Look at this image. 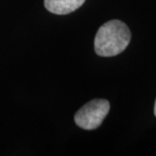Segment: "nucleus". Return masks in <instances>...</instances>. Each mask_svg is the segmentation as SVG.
I'll return each instance as SVG.
<instances>
[{"mask_svg": "<svg viewBox=\"0 0 156 156\" xmlns=\"http://www.w3.org/2000/svg\"><path fill=\"white\" fill-rule=\"evenodd\" d=\"M154 115L156 117V101H155V105H154Z\"/></svg>", "mask_w": 156, "mask_h": 156, "instance_id": "20e7f679", "label": "nucleus"}, {"mask_svg": "<svg viewBox=\"0 0 156 156\" xmlns=\"http://www.w3.org/2000/svg\"><path fill=\"white\" fill-rule=\"evenodd\" d=\"M108 112L110 102L107 99H93L77 112L74 121L84 130H94L102 124Z\"/></svg>", "mask_w": 156, "mask_h": 156, "instance_id": "f03ea898", "label": "nucleus"}, {"mask_svg": "<svg viewBox=\"0 0 156 156\" xmlns=\"http://www.w3.org/2000/svg\"><path fill=\"white\" fill-rule=\"evenodd\" d=\"M85 0H45L47 10L54 14H68L82 6Z\"/></svg>", "mask_w": 156, "mask_h": 156, "instance_id": "7ed1b4c3", "label": "nucleus"}, {"mask_svg": "<svg viewBox=\"0 0 156 156\" xmlns=\"http://www.w3.org/2000/svg\"><path fill=\"white\" fill-rule=\"evenodd\" d=\"M131 41V32L121 20H110L99 27L94 39L95 53L101 57H113L122 53Z\"/></svg>", "mask_w": 156, "mask_h": 156, "instance_id": "f257e3e1", "label": "nucleus"}]
</instances>
